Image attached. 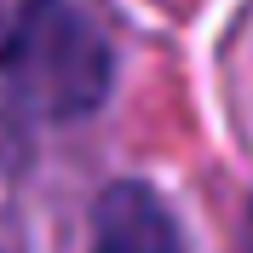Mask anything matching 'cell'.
Returning <instances> with one entry per match:
<instances>
[{"label": "cell", "instance_id": "cell-3", "mask_svg": "<svg viewBox=\"0 0 253 253\" xmlns=\"http://www.w3.org/2000/svg\"><path fill=\"white\" fill-rule=\"evenodd\" d=\"M17 156H23V150H17V132H12V121H6V115H0V173H12Z\"/></svg>", "mask_w": 253, "mask_h": 253}, {"label": "cell", "instance_id": "cell-1", "mask_svg": "<svg viewBox=\"0 0 253 253\" xmlns=\"http://www.w3.org/2000/svg\"><path fill=\"white\" fill-rule=\"evenodd\" d=\"M0 75L35 115L75 121L110 92V46L63 0H0Z\"/></svg>", "mask_w": 253, "mask_h": 253}, {"label": "cell", "instance_id": "cell-2", "mask_svg": "<svg viewBox=\"0 0 253 253\" xmlns=\"http://www.w3.org/2000/svg\"><path fill=\"white\" fill-rule=\"evenodd\" d=\"M92 253H184V236L156 190L110 184L92 207Z\"/></svg>", "mask_w": 253, "mask_h": 253}]
</instances>
